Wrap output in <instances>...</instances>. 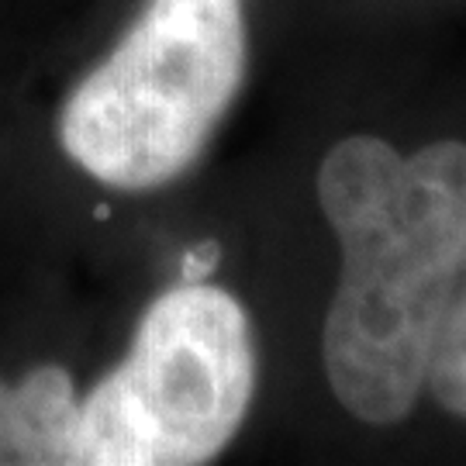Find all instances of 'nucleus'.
<instances>
[{
  "label": "nucleus",
  "instance_id": "5",
  "mask_svg": "<svg viewBox=\"0 0 466 466\" xmlns=\"http://www.w3.org/2000/svg\"><path fill=\"white\" fill-rule=\"evenodd\" d=\"M432 398L450 411L452 418L466 421V252L460 280L452 290V300L442 318V329L435 339L432 367H429V383Z\"/></svg>",
  "mask_w": 466,
  "mask_h": 466
},
{
  "label": "nucleus",
  "instance_id": "4",
  "mask_svg": "<svg viewBox=\"0 0 466 466\" xmlns=\"http://www.w3.org/2000/svg\"><path fill=\"white\" fill-rule=\"evenodd\" d=\"M80 390L66 367L42 363L17 377L0 373V463L69 466Z\"/></svg>",
  "mask_w": 466,
  "mask_h": 466
},
{
  "label": "nucleus",
  "instance_id": "2",
  "mask_svg": "<svg viewBox=\"0 0 466 466\" xmlns=\"http://www.w3.org/2000/svg\"><path fill=\"white\" fill-rule=\"evenodd\" d=\"M242 0H146L66 94L56 138L94 184L146 194L180 180L246 84Z\"/></svg>",
  "mask_w": 466,
  "mask_h": 466
},
{
  "label": "nucleus",
  "instance_id": "3",
  "mask_svg": "<svg viewBox=\"0 0 466 466\" xmlns=\"http://www.w3.org/2000/svg\"><path fill=\"white\" fill-rule=\"evenodd\" d=\"M256 394L249 311L184 280L142 311L128 352L76 404L69 466H200L228 450Z\"/></svg>",
  "mask_w": 466,
  "mask_h": 466
},
{
  "label": "nucleus",
  "instance_id": "1",
  "mask_svg": "<svg viewBox=\"0 0 466 466\" xmlns=\"http://www.w3.org/2000/svg\"><path fill=\"white\" fill-rule=\"evenodd\" d=\"M318 204L342 246L321 356L335 400L363 425H398L429 383L466 252V142L404 156L350 135L318 167Z\"/></svg>",
  "mask_w": 466,
  "mask_h": 466
}]
</instances>
